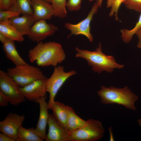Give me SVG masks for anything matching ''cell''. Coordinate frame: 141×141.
I'll return each instance as SVG.
<instances>
[{
    "label": "cell",
    "mask_w": 141,
    "mask_h": 141,
    "mask_svg": "<svg viewBox=\"0 0 141 141\" xmlns=\"http://www.w3.org/2000/svg\"><path fill=\"white\" fill-rule=\"evenodd\" d=\"M28 56L31 63L34 62L38 66H52L55 67L62 62L66 55L62 45L54 42L38 43L30 50Z\"/></svg>",
    "instance_id": "obj_1"
},
{
    "label": "cell",
    "mask_w": 141,
    "mask_h": 141,
    "mask_svg": "<svg viewBox=\"0 0 141 141\" xmlns=\"http://www.w3.org/2000/svg\"><path fill=\"white\" fill-rule=\"evenodd\" d=\"M75 49L77 52L75 56L85 59L88 64L92 67V70L94 72L100 73L105 71L108 73L111 72L114 69L122 68L124 66L116 62L113 56L107 55L102 51L101 43L94 51L80 49L77 47Z\"/></svg>",
    "instance_id": "obj_2"
},
{
    "label": "cell",
    "mask_w": 141,
    "mask_h": 141,
    "mask_svg": "<svg viewBox=\"0 0 141 141\" xmlns=\"http://www.w3.org/2000/svg\"><path fill=\"white\" fill-rule=\"evenodd\" d=\"M97 93L102 104H117L134 111L136 109L134 104L138 97L126 86L123 88H119L111 86L105 87L102 85Z\"/></svg>",
    "instance_id": "obj_3"
},
{
    "label": "cell",
    "mask_w": 141,
    "mask_h": 141,
    "mask_svg": "<svg viewBox=\"0 0 141 141\" xmlns=\"http://www.w3.org/2000/svg\"><path fill=\"white\" fill-rule=\"evenodd\" d=\"M6 72L20 87L36 80L47 78L39 68L28 64L8 68Z\"/></svg>",
    "instance_id": "obj_4"
},
{
    "label": "cell",
    "mask_w": 141,
    "mask_h": 141,
    "mask_svg": "<svg viewBox=\"0 0 141 141\" xmlns=\"http://www.w3.org/2000/svg\"><path fill=\"white\" fill-rule=\"evenodd\" d=\"M105 132L100 121L89 119L83 126L70 133V141L98 140L103 137Z\"/></svg>",
    "instance_id": "obj_5"
},
{
    "label": "cell",
    "mask_w": 141,
    "mask_h": 141,
    "mask_svg": "<svg viewBox=\"0 0 141 141\" xmlns=\"http://www.w3.org/2000/svg\"><path fill=\"white\" fill-rule=\"evenodd\" d=\"M76 73V72L74 70L65 72L64 67L62 66L55 67L52 74L48 78L46 83L47 91L49 94L48 103L49 109H51L56 95L63 84L70 77Z\"/></svg>",
    "instance_id": "obj_6"
},
{
    "label": "cell",
    "mask_w": 141,
    "mask_h": 141,
    "mask_svg": "<svg viewBox=\"0 0 141 141\" xmlns=\"http://www.w3.org/2000/svg\"><path fill=\"white\" fill-rule=\"evenodd\" d=\"M0 92L5 96L11 105L16 106L26 100L20 87L7 74L0 70Z\"/></svg>",
    "instance_id": "obj_7"
},
{
    "label": "cell",
    "mask_w": 141,
    "mask_h": 141,
    "mask_svg": "<svg viewBox=\"0 0 141 141\" xmlns=\"http://www.w3.org/2000/svg\"><path fill=\"white\" fill-rule=\"evenodd\" d=\"M99 7L98 0L96 1L93 5L87 17L84 20L75 24L67 22L64 24L66 28L71 32L68 38L72 35L77 36L82 35L85 36L89 41L92 42L93 40V36L90 33V23L94 15L97 12Z\"/></svg>",
    "instance_id": "obj_8"
},
{
    "label": "cell",
    "mask_w": 141,
    "mask_h": 141,
    "mask_svg": "<svg viewBox=\"0 0 141 141\" xmlns=\"http://www.w3.org/2000/svg\"><path fill=\"white\" fill-rule=\"evenodd\" d=\"M25 118L24 115L9 113L3 120L0 121V132L16 141H19V130L22 126Z\"/></svg>",
    "instance_id": "obj_9"
},
{
    "label": "cell",
    "mask_w": 141,
    "mask_h": 141,
    "mask_svg": "<svg viewBox=\"0 0 141 141\" xmlns=\"http://www.w3.org/2000/svg\"><path fill=\"white\" fill-rule=\"evenodd\" d=\"M58 30L57 27L53 24L47 23L45 20H39L31 27L27 36L32 41L38 43L54 34Z\"/></svg>",
    "instance_id": "obj_10"
},
{
    "label": "cell",
    "mask_w": 141,
    "mask_h": 141,
    "mask_svg": "<svg viewBox=\"0 0 141 141\" xmlns=\"http://www.w3.org/2000/svg\"><path fill=\"white\" fill-rule=\"evenodd\" d=\"M48 78L36 80L23 87H20L24 97L28 100L36 102L40 98L45 97L47 91Z\"/></svg>",
    "instance_id": "obj_11"
},
{
    "label": "cell",
    "mask_w": 141,
    "mask_h": 141,
    "mask_svg": "<svg viewBox=\"0 0 141 141\" xmlns=\"http://www.w3.org/2000/svg\"><path fill=\"white\" fill-rule=\"evenodd\" d=\"M48 125L46 141H70V134L58 123L53 114H49Z\"/></svg>",
    "instance_id": "obj_12"
},
{
    "label": "cell",
    "mask_w": 141,
    "mask_h": 141,
    "mask_svg": "<svg viewBox=\"0 0 141 141\" xmlns=\"http://www.w3.org/2000/svg\"><path fill=\"white\" fill-rule=\"evenodd\" d=\"M45 100V97H43L39 99L37 102L39 105L40 113L38 120L35 129L36 133L43 140H45L46 137V128L49 115L48 113V103Z\"/></svg>",
    "instance_id": "obj_13"
},
{
    "label": "cell",
    "mask_w": 141,
    "mask_h": 141,
    "mask_svg": "<svg viewBox=\"0 0 141 141\" xmlns=\"http://www.w3.org/2000/svg\"><path fill=\"white\" fill-rule=\"evenodd\" d=\"M33 16L36 21L50 20L54 15L52 4L45 0H32Z\"/></svg>",
    "instance_id": "obj_14"
},
{
    "label": "cell",
    "mask_w": 141,
    "mask_h": 141,
    "mask_svg": "<svg viewBox=\"0 0 141 141\" xmlns=\"http://www.w3.org/2000/svg\"><path fill=\"white\" fill-rule=\"evenodd\" d=\"M9 21L23 36L27 35L31 27L36 22L33 15H28L13 17Z\"/></svg>",
    "instance_id": "obj_15"
},
{
    "label": "cell",
    "mask_w": 141,
    "mask_h": 141,
    "mask_svg": "<svg viewBox=\"0 0 141 141\" xmlns=\"http://www.w3.org/2000/svg\"><path fill=\"white\" fill-rule=\"evenodd\" d=\"M14 41L7 38L2 44L3 50L6 57L15 66L28 64L19 55L16 49Z\"/></svg>",
    "instance_id": "obj_16"
},
{
    "label": "cell",
    "mask_w": 141,
    "mask_h": 141,
    "mask_svg": "<svg viewBox=\"0 0 141 141\" xmlns=\"http://www.w3.org/2000/svg\"><path fill=\"white\" fill-rule=\"evenodd\" d=\"M68 115L66 125L65 128L69 133L83 126L86 121L78 116L71 107L67 105Z\"/></svg>",
    "instance_id": "obj_17"
},
{
    "label": "cell",
    "mask_w": 141,
    "mask_h": 141,
    "mask_svg": "<svg viewBox=\"0 0 141 141\" xmlns=\"http://www.w3.org/2000/svg\"><path fill=\"white\" fill-rule=\"evenodd\" d=\"M51 109L57 122L65 128L68 115L67 105L61 102L55 101Z\"/></svg>",
    "instance_id": "obj_18"
},
{
    "label": "cell",
    "mask_w": 141,
    "mask_h": 141,
    "mask_svg": "<svg viewBox=\"0 0 141 141\" xmlns=\"http://www.w3.org/2000/svg\"><path fill=\"white\" fill-rule=\"evenodd\" d=\"M9 20L0 22V33L7 38L13 41L19 42L23 41L24 38L23 36L10 23Z\"/></svg>",
    "instance_id": "obj_19"
},
{
    "label": "cell",
    "mask_w": 141,
    "mask_h": 141,
    "mask_svg": "<svg viewBox=\"0 0 141 141\" xmlns=\"http://www.w3.org/2000/svg\"><path fill=\"white\" fill-rule=\"evenodd\" d=\"M10 10L22 15H33L32 0H16L15 5Z\"/></svg>",
    "instance_id": "obj_20"
},
{
    "label": "cell",
    "mask_w": 141,
    "mask_h": 141,
    "mask_svg": "<svg viewBox=\"0 0 141 141\" xmlns=\"http://www.w3.org/2000/svg\"><path fill=\"white\" fill-rule=\"evenodd\" d=\"M18 137L19 141H43L36 133L34 128L26 129L22 126L19 130Z\"/></svg>",
    "instance_id": "obj_21"
},
{
    "label": "cell",
    "mask_w": 141,
    "mask_h": 141,
    "mask_svg": "<svg viewBox=\"0 0 141 141\" xmlns=\"http://www.w3.org/2000/svg\"><path fill=\"white\" fill-rule=\"evenodd\" d=\"M54 11V16L64 18L67 16L66 0H51Z\"/></svg>",
    "instance_id": "obj_22"
},
{
    "label": "cell",
    "mask_w": 141,
    "mask_h": 141,
    "mask_svg": "<svg viewBox=\"0 0 141 141\" xmlns=\"http://www.w3.org/2000/svg\"><path fill=\"white\" fill-rule=\"evenodd\" d=\"M141 27V13L138 21L134 27L131 30L123 28L120 30L121 37L122 40L125 43H129L132 40L133 36L136 34L137 31Z\"/></svg>",
    "instance_id": "obj_23"
},
{
    "label": "cell",
    "mask_w": 141,
    "mask_h": 141,
    "mask_svg": "<svg viewBox=\"0 0 141 141\" xmlns=\"http://www.w3.org/2000/svg\"><path fill=\"white\" fill-rule=\"evenodd\" d=\"M125 0H107V7L111 8L109 15L110 17L113 16H115L116 21L119 20L118 17V12L120 5Z\"/></svg>",
    "instance_id": "obj_24"
},
{
    "label": "cell",
    "mask_w": 141,
    "mask_h": 141,
    "mask_svg": "<svg viewBox=\"0 0 141 141\" xmlns=\"http://www.w3.org/2000/svg\"><path fill=\"white\" fill-rule=\"evenodd\" d=\"M123 3L127 9L141 13V0H125Z\"/></svg>",
    "instance_id": "obj_25"
},
{
    "label": "cell",
    "mask_w": 141,
    "mask_h": 141,
    "mask_svg": "<svg viewBox=\"0 0 141 141\" xmlns=\"http://www.w3.org/2000/svg\"><path fill=\"white\" fill-rule=\"evenodd\" d=\"M21 14L11 10H0V22L8 20L13 17L19 16Z\"/></svg>",
    "instance_id": "obj_26"
},
{
    "label": "cell",
    "mask_w": 141,
    "mask_h": 141,
    "mask_svg": "<svg viewBox=\"0 0 141 141\" xmlns=\"http://www.w3.org/2000/svg\"><path fill=\"white\" fill-rule=\"evenodd\" d=\"M81 2L82 0H68L66 7L69 11H78L81 8Z\"/></svg>",
    "instance_id": "obj_27"
},
{
    "label": "cell",
    "mask_w": 141,
    "mask_h": 141,
    "mask_svg": "<svg viewBox=\"0 0 141 141\" xmlns=\"http://www.w3.org/2000/svg\"><path fill=\"white\" fill-rule=\"evenodd\" d=\"M16 0H0V10H10L14 5Z\"/></svg>",
    "instance_id": "obj_28"
},
{
    "label": "cell",
    "mask_w": 141,
    "mask_h": 141,
    "mask_svg": "<svg viewBox=\"0 0 141 141\" xmlns=\"http://www.w3.org/2000/svg\"><path fill=\"white\" fill-rule=\"evenodd\" d=\"M9 103V101L7 97L0 92V106L1 107H6Z\"/></svg>",
    "instance_id": "obj_29"
},
{
    "label": "cell",
    "mask_w": 141,
    "mask_h": 141,
    "mask_svg": "<svg viewBox=\"0 0 141 141\" xmlns=\"http://www.w3.org/2000/svg\"><path fill=\"white\" fill-rule=\"evenodd\" d=\"M0 141H16L14 139L2 133H0Z\"/></svg>",
    "instance_id": "obj_30"
},
{
    "label": "cell",
    "mask_w": 141,
    "mask_h": 141,
    "mask_svg": "<svg viewBox=\"0 0 141 141\" xmlns=\"http://www.w3.org/2000/svg\"><path fill=\"white\" fill-rule=\"evenodd\" d=\"M136 34L138 38L137 47L138 48H141V27L137 31Z\"/></svg>",
    "instance_id": "obj_31"
},
{
    "label": "cell",
    "mask_w": 141,
    "mask_h": 141,
    "mask_svg": "<svg viewBox=\"0 0 141 141\" xmlns=\"http://www.w3.org/2000/svg\"><path fill=\"white\" fill-rule=\"evenodd\" d=\"M7 39L4 35L0 33V40L2 44L5 42Z\"/></svg>",
    "instance_id": "obj_32"
},
{
    "label": "cell",
    "mask_w": 141,
    "mask_h": 141,
    "mask_svg": "<svg viewBox=\"0 0 141 141\" xmlns=\"http://www.w3.org/2000/svg\"><path fill=\"white\" fill-rule=\"evenodd\" d=\"M109 131L110 135V139H109L110 141H113L114 139L113 137V136H111V134H112V135H113V133L112 132V131L111 127H110L109 128Z\"/></svg>",
    "instance_id": "obj_33"
},
{
    "label": "cell",
    "mask_w": 141,
    "mask_h": 141,
    "mask_svg": "<svg viewBox=\"0 0 141 141\" xmlns=\"http://www.w3.org/2000/svg\"><path fill=\"white\" fill-rule=\"evenodd\" d=\"M90 2H92L93 1H97L98 0H89ZM103 0H98V4L99 7L101 8L102 6Z\"/></svg>",
    "instance_id": "obj_34"
},
{
    "label": "cell",
    "mask_w": 141,
    "mask_h": 141,
    "mask_svg": "<svg viewBox=\"0 0 141 141\" xmlns=\"http://www.w3.org/2000/svg\"><path fill=\"white\" fill-rule=\"evenodd\" d=\"M137 121L139 125L141 126V119H138Z\"/></svg>",
    "instance_id": "obj_35"
},
{
    "label": "cell",
    "mask_w": 141,
    "mask_h": 141,
    "mask_svg": "<svg viewBox=\"0 0 141 141\" xmlns=\"http://www.w3.org/2000/svg\"><path fill=\"white\" fill-rule=\"evenodd\" d=\"M48 2L50 3H51V0H45Z\"/></svg>",
    "instance_id": "obj_36"
}]
</instances>
